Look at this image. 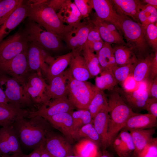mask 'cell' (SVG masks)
Wrapping results in <instances>:
<instances>
[{
  "label": "cell",
  "mask_w": 157,
  "mask_h": 157,
  "mask_svg": "<svg viewBox=\"0 0 157 157\" xmlns=\"http://www.w3.org/2000/svg\"><path fill=\"white\" fill-rule=\"evenodd\" d=\"M48 123L40 116H22L12 125L20 144L34 150L45 142L46 133L50 130Z\"/></svg>",
  "instance_id": "6da1fadb"
},
{
  "label": "cell",
  "mask_w": 157,
  "mask_h": 157,
  "mask_svg": "<svg viewBox=\"0 0 157 157\" xmlns=\"http://www.w3.org/2000/svg\"><path fill=\"white\" fill-rule=\"evenodd\" d=\"M46 1H26L28 6V18L62 40L63 36L72 27L61 21L56 12L46 4Z\"/></svg>",
  "instance_id": "7a4b0ae2"
},
{
  "label": "cell",
  "mask_w": 157,
  "mask_h": 157,
  "mask_svg": "<svg viewBox=\"0 0 157 157\" xmlns=\"http://www.w3.org/2000/svg\"><path fill=\"white\" fill-rule=\"evenodd\" d=\"M110 91L107 97L109 109L108 129L109 146L112 145L114 140L129 118L136 113L125 102L115 88Z\"/></svg>",
  "instance_id": "3957f363"
},
{
  "label": "cell",
  "mask_w": 157,
  "mask_h": 157,
  "mask_svg": "<svg viewBox=\"0 0 157 157\" xmlns=\"http://www.w3.org/2000/svg\"><path fill=\"white\" fill-rule=\"evenodd\" d=\"M119 15L120 28L124 33L126 46L133 51L138 60L150 54V47L145 39L142 25L126 16Z\"/></svg>",
  "instance_id": "277c9868"
},
{
  "label": "cell",
  "mask_w": 157,
  "mask_h": 157,
  "mask_svg": "<svg viewBox=\"0 0 157 157\" xmlns=\"http://www.w3.org/2000/svg\"><path fill=\"white\" fill-rule=\"evenodd\" d=\"M23 31L28 43L42 49L53 52L58 51L63 47L61 39L46 30L35 22L27 18Z\"/></svg>",
  "instance_id": "5b68a950"
},
{
  "label": "cell",
  "mask_w": 157,
  "mask_h": 157,
  "mask_svg": "<svg viewBox=\"0 0 157 157\" xmlns=\"http://www.w3.org/2000/svg\"><path fill=\"white\" fill-rule=\"evenodd\" d=\"M0 87L10 104L19 108L35 110L33 102L26 91L25 82L1 75Z\"/></svg>",
  "instance_id": "8992f818"
},
{
  "label": "cell",
  "mask_w": 157,
  "mask_h": 157,
  "mask_svg": "<svg viewBox=\"0 0 157 157\" xmlns=\"http://www.w3.org/2000/svg\"><path fill=\"white\" fill-rule=\"evenodd\" d=\"M69 70L67 82V98L75 108L88 109L98 88L90 82L75 79Z\"/></svg>",
  "instance_id": "52a82bcc"
},
{
  "label": "cell",
  "mask_w": 157,
  "mask_h": 157,
  "mask_svg": "<svg viewBox=\"0 0 157 157\" xmlns=\"http://www.w3.org/2000/svg\"><path fill=\"white\" fill-rule=\"evenodd\" d=\"M28 44L22 29H19L3 40L0 42V65L27 51Z\"/></svg>",
  "instance_id": "ba28073f"
},
{
  "label": "cell",
  "mask_w": 157,
  "mask_h": 157,
  "mask_svg": "<svg viewBox=\"0 0 157 157\" xmlns=\"http://www.w3.org/2000/svg\"><path fill=\"white\" fill-rule=\"evenodd\" d=\"M93 25L91 21L81 22L72 27L63 36L62 40L72 50L74 57L81 55L89 32Z\"/></svg>",
  "instance_id": "9c48e42d"
},
{
  "label": "cell",
  "mask_w": 157,
  "mask_h": 157,
  "mask_svg": "<svg viewBox=\"0 0 157 157\" xmlns=\"http://www.w3.org/2000/svg\"><path fill=\"white\" fill-rule=\"evenodd\" d=\"M74 108L67 96H65L51 100L38 109L30 111L28 117L38 116L46 119L56 115L72 111Z\"/></svg>",
  "instance_id": "30bf717a"
},
{
  "label": "cell",
  "mask_w": 157,
  "mask_h": 157,
  "mask_svg": "<svg viewBox=\"0 0 157 157\" xmlns=\"http://www.w3.org/2000/svg\"><path fill=\"white\" fill-rule=\"evenodd\" d=\"M44 148L53 157L74 155V148L66 139L50 130L46 134Z\"/></svg>",
  "instance_id": "8fae6325"
},
{
  "label": "cell",
  "mask_w": 157,
  "mask_h": 157,
  "mask_svg": "<svg viewBox=\"0 0 157 157\" xmlns=\"http://www.w3.org/2000/svg\"><path fill=\"white\" fill-rule=\"evenodd\" d=\"M26 79V91L34 107L38 109L45 103L44 94L47 84L42 74L36 72H33L28 75Z\"/></svg>",
  "instance_id": "7c38bea8"
},
{
  "label": "cell",
  "mask_w": 157,
  "mask_h": 157,
  "mask_svg": "<svg viewBox=\"0 0 157 157\" xmlns=\"http://www.w3.org/2000/svg\"><path fill=\"white\" fill-rule=\"evenodd\" d=\"M27 51L19 53L10 60L0 64V70L11 77L25 82L26 77L29 72Z\"/></svg>",
  "instance_id": "4fadbf2b"
},
{
  "label": "cell",
  "mask_w": 157,
  "mask_h": 157,
  "mask_svg": "<svg viewBox=\"0 0 157 157\" xmlns=\"http://www.w3.org/2000/svg\"><path fill=\"white\" fill-rule=\"evenodd\" d=\"M48 56L45 50L28 43L27 58L29 71L42 74V73L46 76L48 68L46 60Z\"/></svg>",
  "instance_id": "5bb4252c"
},
{
  "label": "cell",
  "mask_w": 157,
  "mask_h": 157,
  "mask_svg": "<svg viewBox=\"0 0 157 157\" xmlns=\"http://www.w3.org/2000/svg\"><path fill=\"white\" fill-rule=\"evenodd\" d=\"M0 151L15 156L22 154L20 144L12 125L0 128Z\"/></svg>",
  "instance_id": "9a60e30c"
},
{
  "label": "cell",
  "mask_w": 157,
  "mask_h": 157,
  "mask_svg": "<svg viewBox=\"0 0 157 157\" xmlns=\"http://www.w3.org/2000/svg\"><path fill=\"white\" fill-rule=\"evenodd\" d=\"M69 73L68 68L49 81L44 94L45 104L53 99L67 96Z\"/></svg>",
  "instance_id": "2e32d148"
},
{
  "label": "cell",
  "mask_w": 157,
  "mask_h": 157,
  "mask_svg": "<svg viewBox=\"0 0 157 157\" xmlns=\"http://www.w3.org/2000/svg\"><path fill=\"white\" fill-rule=\"evenodd\" d=\"M90 0L92 8L95 11L97 17L102 20L113 24L121 32L119 15L117 13L111 0Z\"/></svg>",
  "instance_id": "e0dca14e"
},
{
  "label": "cell",
  "mask_w": 157,
  "mask_h": 157,
  "mask_svg": "<svg viewBox=\"0 0 157 157\" xmlns=\"http://www.w3.org/2000/svg\"><path fill=\"white\" fill-rule=\"evenodd\" d=\"M115 88L121 95L125 102L133 112H139L144 110L146 102L149 98L148 89L144 90L137 88L133 91H127L121 88Z\"/></svg>",
  "instance_id": "ac0fdd59"
},
{
  "label": "cell",
  "mask_w": 157,
  "mask_h": 157,
  "mask_svg": "<svg viewBox=\"0 0 157 157\" xmlns=\"http://www.w3.org/2000/svg\"><path fill=\"white\" fill-rule=\"evenodd\" d=\"M28 6L24 1L7 19L0 26V42L25 19L27 17Z\"/></svg>",
  "instance_id": "d6986e66"
},
{
  "label": "cell",
  "mask_w": 157,
  "mask_h": 157,
  "mask_svg": "<svg viewBox=\"0 0 157 157\" xmlns=\"http://www.w3.org/2000/svg\"><path fill=\"white\" fill-rule=\"evenodd\" d=\"M72 111L58 114L45 119L53 127L61 131L67 139L71 140L76 139Z\"/></svg>",
  "instance_id": "ffe728a7"
},
{
  "label": "cell",
  "mask_w": 157,
  "mask_h": 157,
  "mask_svg": "<svg viewBox=\"0 0 157 157\" xmlns=\"http://www.w3.org/2000/svg\"><path fill=\"white\" fill-rule=\"evenodd\" d=\"M74 57L72 52L58 56L55 59L48 56L46 60L47 63L49 64L46 76L48 82L54 77L64 71L65 69L70 64Z\"/></svg>",
  "instance_id": "44dd1931"
},
{
  "label": "cell",
  "mask_w": 157,
  "mask_h": 157,
  "mask_svg": "<svg viewBox=\"0 0 157 157\" xmlns=\"http://www.w3.org/2000/svg\"><path fill=\"white\" fill-rule=\"evenodd\" d=\"M114 7L118 15L131 17L134 21L140 23L138 15L144 4L138 0H112Z\"/></svg>",
  "instance_id": "7402d4cb"
},
{
  "label": "cell",
  "mask_w": 157,
  "mask_h": 157,
  "mask_svg": "<svg viewBox=\"0 0 157 157\" xmlns=\"http://www.w3.org/2000/svg\"><path fill=\"white\" fill-rule=\"evenodd\" d=\"M109 108L100 111L93 118V124L100 139L102 150L108 146V129L109 118Z\"/></svg>",
  "instance_id": "603a6c76"
},
{
  "label": "cell",
  "mask_w": 157,
  "mask_h": 157,
  "mask_svg": "<svg viewBox=\"0 0 157 157\" xmlns=\"http://www.w3.org/2000/svg\"><path fill=\"white\" fill-rule=\"evenodd\" d=\"M57 14L63 24L71 27L80 23L82 18L75 4L70 0H66Z\"/></svg>",
  "instance_id": "cb8c5ba5"
},
{
  "label": "cell",
  "mask_w": 157,
  "mask_h": 157,
  "mask_svg": "<svg viewBox=\"0 0 157 157\" xmlns=\"http://www.w3.org/2000/svg\"><path fill=\"white\" fill-rule=\"evenodd\" d=\"M157 124V118L153 115L135 113L129 118L122 129L129 131L134 129H149L155 128Z\"/></svg>",
  "instance_id": "d4e9b609"
},
{
  "label": "cell",
  "mask_w": 157,
  "mask_h": 157,
  "mask_svg": "<svg viewBox=\"0 0 157 157\" xmlns=\"http://www.w3.org/2000/svg\"><path fill=\"white\" fill-rule=\"evenodd\" d=\"M30 111L17 108L11 104H0V126L12 125L19 117L28 116Z\"/></svg>",
  "instance_id": "484cf974"
},
{
  "label": "cell",
  "mask_w": 157,
  "mask_h": 157,
  "mask_svg": "<svg viewBox=\"0 0 157 157\" xmlns=\"http://www.w3.org/2000/svg\"><path fill=\"white\" fill-rule=\"evenodd\" d=\"M135 146L133 154L138 156L141 151L153 139V136L156 132L153 128L146 129H138L129 131Z\"/></svg>",
  "instance_id": "4316f807"
},
{
  "label": "cell",
  "mask_w": 157,
  "mask_h": 157,
  "mask_svg": "<svg viewBox=\"0 0 157 157\" xmlns=\"http://www.w3.org/2000/svg\"><path fill=\"white\" fill-rule=\"evenodd\" d=\"M69 68L72 77L80 81H87L92 78L83 57L81 55L74 57Z\"/></svg>",
  "instance_id": "83f0119b"
},
{
  "label": "cell",
  "mask_w": 157,
  "mask_h": 157,
  "mask_svg": "<svg viewBox=\"0 0 157 157\" xmlns=\"http://www.w3.org/2000/svg\"><path fill=\"white\" fill-rule=\"evenodd\" d=\"M73 148L74 155L80 157H99L101 152L96 144L87 138L80 140Z\"/></svg>",
  "instance_id": "f1b7e54d"
},
{
  "label": "cell",
  "mask_w": 157,
  "mask_h": 157,
  "mask_svg": "<svg viewBox=\"0 0 157 157\" xmlns=\"http://www.w3.org/2000/svg\"><path fill=\"white\" fill-rule=\"evenodd\" d=\"M154 53H151L145 57L138 60L134 68L132 76L138 83L142 82L149 77L150 66Z\"/></svg>",
  "instance_id": "f546056e"
},
{
  "label": "cell",
  "mask_w": 157,
  "mask_h": 157,
  "mask_svg": "<svg viewBox=\"0 0 157 157\" xmlns=\"http://www.w3.org/2000/svg\"><path fill=\"white\" fill-rule=\"evenodd\" d=\"M96 54L100 66L101 72L107 70H112L117 66L114 49L111 44L104 42L102 48Z\"/></svg>",
  "instance_id": "4dcf8cb0"
},
{
  "label": "cell",
  "mask_w": 157,
  "mask_h": 157,
  "mask_svg": "<svg viewBox=\"0 0 157 157\" xmlns=\"http://www.w3.org/2000/svg\"><path fill=\"white\" fill-rule=\"evenodd\" d=\"M113 48L117 66L133 64L137 61L134 53L126 45L116 44Z\"/></svg>",
  "instance_id": "1f68e13d"
},
{
  "label": "cell",
  "mask_w": 157,
  "mask_h": 157,
  "mask_svg": "<svg viewBox=\"0 0 157 157\" xmlns=\"http://www.w3.org/2000/svg\"><path fill=\"white\" fill-rule=\"evenodd\" d=\"M100 76H96L95 86L99 89L104 91L113 90L118 83L116 81L111 69L101 72Z\"/></svg>",
  "instance_id": "d6a6232c"
},
{
  "label": "cell",
  "mask_w": 157,
  "mask_h": 157,
  "mask_svg": "<svg viewBox=\"0 0 157 157\" xmlns=\"http://www.w3.org/2000/svg\"><path fill=\"white\" fill-rule=\"evenodd\" d=\"M81 54L85 59L92 78L100 74L101 68L97 55L85 45Z\"/></svg>",
  "instance_id": "836d02e7"
},
{
  "label": "cell",
  "mask_w": 157,
  "mask_h": 157,
  "mask_svg": "<svg viewBox=\"0 0 157 157\" xmlns=\"http://www.w3.org/2000/svg\"><path fill=\"white\" fill-rule=\"evenodd\" d=\"M109 108L108 98L103 91L97 89L88 108L93 118L101 110Z\"/></svg>",
  "instance_id": "e575fe53"
},
{
  "label": "cell",
  "mask_w": 157,
  "mask_h": 157,
  "mask_svg": "<svg viewBox=\"0 0 157 157\" xmlns=\"http://www.w3.org/2000/svg\"><path fill=\"white\" fill-rule=\"evenodd\" d=\"M91 22L98 29L101 37L105 42L111 44L126 45V43L123 38H120L115 35L111 32L109 31L101 22L99 19L97 17Z\"/></svg>",
  "instance_id": "d590c367"
},
{
  "label": "cell",
  "mask_w": 157,
  "mask_h": 157,
  "mask_svg": "<svg viewBox=\"0 0 157 157\" xmlns=\"http://www.w3.org/2000/svg\"><path fill=\"white\" fill-rule=\"evenodd\" d=\"M71 114L76 138V134L78 131L83 126L93 123V118L89 110L87 109L73 111L71 112Z\"/></svg>",
  "instance_id": "8d00e7d4"
},
{
  "label": "cell",
  "mask_w": 157,
  "mask_h": 157,
  "mask_svg": "<svg viewBox=\"0 0 157 157\" xmlns=\"http://www.w3.org/2000/svg\"><path fill=\"white\" fill-rule=\"evenodd\" d=\"M138 18L144 28L149 24L157 23V9L149 4H144L139 13Z\"/></svg>",
  "instance_id": "74e56055"
},
{
  "label": "cell",
  "mask_w": 157,
  "mask_h": 157,
  "mask_svg": "<svg viewBox=\"0 0 157 157\" xmlns=\"http://www.w3.org/2000/svg\"><path fill=\"white\" fill-rule=\"evenodd\" d=\"M22 0H3L0 1V26L23 2Z\"/></svg>",
  "instance_id": "f35d334b"
},
{
  "label": "cell",
  "mask_w": 157,
  "mask_h": 157,
  "mask_svg": "<svg viewBox=\"0 0 157 157\" xmlns=\"http://www.w3.org/2000/svg\"><path fill=\"white\" fill-rule=\"evenodd\" d=\"M82 138L91 140L101 148L100 138L93 123L83 126L78 131L76 134V139Z\"/></svg>",
  "instance_id": "ab89813d"
},
{
  "label": "cell",
  "mask_w": 157,
  "mask_h": 157,
  "mask_svg": "<svg viewBox=\"0 0 157 157\" xmlns=\"http://www.w3.org/2000/svg\"><path fill=\"white\" fill-rule=\"evenodd\" d=\"M156 24H151L144 28V35L148 45L155 52L157 51V26Z\"/></svg>",
  "instance_id": "60d3db41"
},
{
  "label": "cell",
  "mask_w": 157,
  "mask_h": 157,
  "mask_svg": "<svg viewBox=\"0 0 157 157\" xmlns=\"http://www.w3.org/2000/svg\"><path fill=\"white\" fill-rule=\"evenodd\" d=\"M135 63L122 66H116L113 69L114 76L118 83H122L132 74Z\"/></svg>",
  "instance_id": "b9f144b4"
},
{
  "label": "cell",
  "mask_w": 157,
  "mask_h": 157,
  "mask_svg": "<svg viewBox=\"0 0 157 157\" xmlns=\"http://www.w3.org/2000/svg\"><path fill=\"white\" fill-rule=\"evenodd\" d=\"M157 155V138L153 140L143 148L140 153L138 157H155Z\"/></svg>",
  "instance_id": "7bdbcfd3"
},
{
  "label": "cell",
  "mask_w": 157,
  "mask_h": 157,
  "mask_svg": "<svg viewBox=\"0 0 157 157\" xmlns=\"http://www.w3.org/2000/svg\"><path fill=\"white\" fill-rule=\"evenodd\" d=\"M73 2L82 17L86 18L89 16L92 8L90 0H74Z\"/></svg>",
  "instance_id": "ee69618b"
},
{
  "label": "cell",
  "mask_w": 157,
  "mask_h": 157,
  "mask_svg": "<svg viewBox=\"0 0 157 157\" xmlns=\"http://www.w3.org/2000/svg\"><path fill=\"white\" fill-rule=\"evenodd\" d=\"M118 135L126 148L131 154L134 150L135 147L131 135L128 131L122 129Z\"/></svg>",
  "instance_id": "f6af8a7d"
},
{
  "label": "cell",
  "mask_w": 157,
  "mask_h": 157,
  "mask_svg": "<svg viewBox=\"0 0 157 157\" xmlns=\"http://www.w3.org/2000/svg\"><path fill=\"white\" fill-rule=\"evenodd\" d=\"M112 145L119 157H127L132 154L129 153L118 135L114 140Z\"/></svg>",
  "instance_id": "bcb514c9"
},
{
  "label": "cell",
  "mask_w": 157,
  "mask_h": 157,
  "mask_svg": "<svg viewBox=\"0 0 157 157\" xmlns=\"http://www.w3.org/2000/svg\"><path fill=\"white\" fill-rule=\"evenodd\" d=\"M144 110L147 111L148 114L157 118V99L149 98L146 102Z\"/></svg>",
  "instance_id": "7dc6e473"
},
{
  "label": "cell",
  "mask_w": 157,
  "mask_h": 157,
  "mask_svg": "<svg viewBox=\"0 0 157 157\" xmlns=\"http://www.w3.org/2000/svg\"><path fill=\"white\" fill-rule=\"evenodd\" d=\"M138 83L135 80L131 74L121 83L122 87V88L127 91H133L137 89Z\"/></svg>",
  "instance_id": "c3c4849f"
},
{
  "label": "cell",
  "mask_w": 157,
  "mask_h": 157,
  "mask_svg": "<svg viewBox=\"0 0 157 157\" xmlns=\"http://www.w3.org/2000/svg\"><path fill=\"white\" fill-rule=\"evenodd\" d=\"M102 40L98 29L94 24L89 32L85 44H88Z\"/></svg>",
  "instance_id": "681fc988"
},
{
  "label": "cell",
  "mask_w": 157,
  "mask_h": 157,
  "mask_svg": "<svg viewBox=\"0 0 157 157\" xmlns=\"http://www.w3.org/2000/svg\"><path fill=\"white\" fill-rule=\"evenodd\" d=\"M149 81L148 87L149 97L157 99V76Z\"/></svg>",
  "instance_id": "f907efd6"
},
{
  "label": "cell",
  "mask_w": 157,
  "mask_h": 157,
  "mask_svg": "<svg viewBox=\"0 0 157 157\" xmlns=\"http://www.w3.org/2000/svg\"><path fill=\"white\" fill-rule=\"evenodd\" d=\"M157 76V51L154 52V56L152 60L149 77L150 80L153 79Z\"/></svg>",
  "instance_id": "816d5d0a"
},
{
  "label": "cell",
  "mask_w": 157,
  "mask_h": 157,
  "mask_svg": "<svg viewBox=\"0 0 157 157\" xmlns=\"http://www.w3.org/2000/svg\"><path fill=\"white\" fill-rule=\"evenodd\" d=\"M66 0H47L46 3L50 7L56 12L61 8Z\"/></svg>",
  "instance_id": "f5cc1de1"
},
{
  "label": "cell",
  "mask_w": 157,
  "mask_h": 157,
  "mask_svg": "<svg viewBox=\"0 0 157 157\" xmlns=\"http://www.w3.org/2000/svg\"><path fill=\"white\" fill-rule=\"evenodd\" d=\"M104 42L102 40L96 41L94 42L88 44H85V45L88 47L92 51L97 53L102 48Z\"/></svg>",
  "instance_id": "db71d44e"
},
{
  "label": "cell",
  "mask_w": 157,
  "mask_h": 157,
  "mask_svg": "<svg viewBox=\"0 0 157 157\" xmlns=\"http://www.w3.org/2000/svg\"><path fill=\"white\" fill-rule=\"evenodd\" d=\"M45 142L40 147L34 150L31 153L27 155H25L23 154L14 157H41V154L42 149L44 145Z\"/></svg>",
  "instance_id": "11a10c76"
},
{
  "label": "cell",
  "mask_w": 157,
  "mask_h": 157,
  "mask_svg": "<svg viewBox=\"0 0 157 157\" xmlns=\"http://www.w3.org/2000/svg\"><path fill=\"white\" fill-rule=\"evenodd\" d=\"M0 104L7 105L10 104L5 93L0 87Z\"/></svg>",
  "instance_id": "9f6ffc18"
},
{
  "label": "cell",
  "mask_w": 157,
  "mask_h": 157,
  "mask_svg": "<svg viewBox=\"0 0 157 157\" xmlns=\"http://www.w3.org/2000/svg\"><path fill=\"white\" fill-rule=\"evenodd\" d=\"M143 3L149 4L154 7L156 9L157 8V0H142Z\"/></svg>",
  "instance_id": "6f0895ef"
},
{
  "label": "cell",
  "mask_w": 157,
  "mask_h": 157,
  "mask_svg": "<svg viewBox=\"0 0 157 157\" xmlns=\"http://www.w3.org/2000/svg\"><path fill=\"white\" fill-rule=\"evenodd\" d=\"M99 157H114L111 154L106 150H102Z\"/></svg>",
  "instance_id": "680465c9"
},
{
  "label": "cell",
  "mask_w": 157,
  "mask_h": 157,
  "mask_svg": "<svg viewBox=\"0 0 157 157\" xmlns=\"http://www.w3.org/2000/svg\"><path fill=\"white\" fill-rule=\"evenodd\" d=\"M65 157H80V156L76 155H72L66 156Z\"/></svg>",
  "instance_id": "91938a15"
},
{
  "label": "cell",
  "mask_w": 157,
  "mask_h": 157,
  "mask_svg": "<svg viewBox=\"0 0 157 157\" xmlns=\"http://www.w3.org/2000/svg\"><path fill=\"white\" fill-rule=\"evenodd\" d=\"M127 157H138L135 156L133 154V153H132V154H131V155H130L129 156H128Z\"/></svg>",
  "instance_id": "94428289"
},
{
  "label": "cell",
  "mask_w": 157,
  "mask_h": 157,
  "mask_svg": "<svg viewBox=\"0 0 157 157\" xmlns=\"http://www.w3.org/2000/svg\"><path fill=\"white\" fill-rule=\"evenodd\" d=\"M1 0H0V1Z\"/></svg>",
  "instance_id": "6125c7cd"
},
{
  "label": "cell",
  "mask_w": 157,
  "mask_h": 157,
  "mask_svg": "<svg viewBox=\"0 0 157 157\" xmlns=\"http://www.w3.org/2000/svg\"></svg>",
  "instance_id": "be15d7a7"
}]
</instances>
